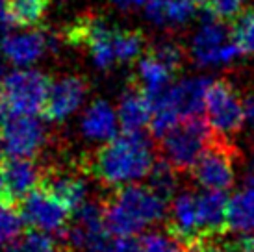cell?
Here are the masks:
<instances>
[{"instance_id":"obj_1","label":"cell","mask_w":254,"mask_h":252,"mask_svg":"<svg viewBox=\"0 0 254 252\" xmlns=\"http://www.w3.org/2000/svg\"><path fill=\"white\" fill-rule=\"evenodd\" d=\"M152 139L143 132H123L104 143L91 160V175L102 186L121 189L141 184L156 165Z\"/></svg>"},{"instance_id":"obj_2","label":"cell","mask_w":254,"mask_h":252,"mask_svg":"<svg viewBox=\"0 0 254 252\" xmlns=\"http://www.w3.org/2000/svg\"><path fill=\"white\" fill-rule=\"evenodd\" d=\"M169 202L143 184L115 189L104 204L106 228L113 238H135L165 221Z\"/></svg>"},{"instance_id":"obj_3","label":"cell","mask_w":254,"mask_h":252,"mask_svg":"<svg viewBox=\"0 0 254 252\" xmlns=\"http://www.w3.org/2000/svg\"><path fill=\"white\" fill-rule=\"evenodd\" d=\"M65 34L71 45H84L93 62L102 69L115 63L132 62L141 54L145 45L141 32L112 28L104 19L93 15L80 17L65 30Z\"/></svg>"},{"instance_id":"obj_4","label":"cell","mask_w":254,"mask_h":252,"mask_svg":"<svg viewBox=\"0 0 254 252\" xmlns=\"http://www.w3.org/2000/svg\"><path fill=\"white\" fill-rule=\"evenodd\" d=\"M213 141L215 133L208 121L188 117L162 137V156L178 173H190Z\"/></svg>"},{"instance_id":"obj_5","label":"cell","mask_w":254,"mask_h":252,"mask_svg":"<svg viewBox=\"0 0 254 252\" xmlns=\"http://www.w3.org/2000/svg\"><path fill=\"white\" fill-rule=\"evenodd\" d=\"M50 84L39 70H15L0 78V123L11 115L43 113Z\"/></svg>"},{"instance_id":"obj_6","label":"cell","mask_w":254,"mask_h":252,"mask_svg":"<svg viewBox=\"0 0 254 252\" xmlns=\"http://www.w3.org/2000/svg\"><path fill=\"white\" fill-rule=\"evenodd\" d=\"M204 113L208 125L219 139L238 133L247 121L245 102L226 80H215L210 84Z\"/></svg>"},{"instance_id":"obj_7","label":"cell","mask_w":254,"mask_h":252,"mask_svg":"<svg viewBox=\"0 0 254 252\" xmlns=\"http://www.w3.org/2000/svg\"><path fill=\"white\" fill-rule=\"evenodd\" d=\"M72 252H104L112 241L106 228L104 204L87 200L72 213L69 228L62 236Z\"/></svg>"},{"instance_id":"obj_8","label":"cell","mask_w":254,"mask_h":252,"mask_svg":"<svg viewBox=\"0 0 254 252\" xmlns=\"http://www.w3.org/2000/svg\"><path fill=\"white\" fill-rule=\"evenodd\" d=\"M19 211L26 226L49 236H64L71 224L69 219L72 217L71 211L45 186L34 189L30 195L24 196L21 200Z\"/></svg>"},{"instance_id":"obj_9","label":"cell","mask_w":254,"mask_h":252,"mask_svg":"<svg viewBox=\"0 0 254 252\" xmlns=\"http://www.w3.org/2000/svg\"><path fill=\"white\" fill-rule=\"evenodd\" d=\"M7 158H36L47 143V128L36 115H11L0 123Z\"/></svg>"},{"instance_id":"obj_10","label":"cell","mask_w":254,"mask_h":252,"mask_svg":"<svg viewBox=\"0 0 254 252\" xmlns=\"http://www.w3.org/2000/svg\"><path fill=\"white\" fill-rule=\"evenodd\" d=\"M191 173L195 182L204 191H221V193L230 191L236 184L232 150L223 145L219 137H215L212 147L202 154Z\"/></svg>"},{"instance_id":"obj_11","label":"cell","mask_w":254,"mask_h":252,"mask_svg":"<svg viewBox=\"0 0 254 252\" xmlns=\"http://www.w3.org/2000/svg\"><path fill=\"white\" fill-rule=\"evenodd\" d=\"M193 54L202 65H217L240 56V50L230 37V28L217 19H212L198 30L193 43Z\"/></svg>"},{"instance_id":"obj_12","label":"cell","mask_w":254,"mask_h":252,"mask_svg":"<svg viewBox=\"0 0 254 252\" xmlns=\"http://www.w3.org/2000/svg\"><path fill=\"white\" fill-rule=\"evenodd\" d=\"M169 232L184 245H195L202 241L200 213H198V193L180 191L169 204Z\"/></svg>"},{"instance_id":"obj_13","label":"cell","mask_w":254,"mask_h":252,"mask_svg":"<svg viewBox=\"0 0 254 252\" xmlns=\"http://www.w3.org/2000/svg\"><path fill=\"white\" fill-rule=\"evenodd\" d=\"M87 84L82 76H64L52 82L43 115L49 121H65L82 106Z\"/></svg>"},{"instance_id":"obj_14","label":"cell","mask_w":254,"mask_h":252,"mask_svg":"<svg viewBox=\"0 0 254 252\" xmlns=\"http://www.w3.org/2000/svg\"><path fill=\"white\" fill-rule=\"evenodd\" d=\"M4 175H6L7 193L9 200H22L30 195L34 189L41 188L43 169L34 158H9L4 163Z\"/></svg>"},{"instance_id":"obj_15","label":"cell","mask_w":254,"mask_h":252,"mask_svg":"<svg viewBox=\"0 0 254 252\" xmlns=\"http://www.w3.org/2000/svg\"><path fill=\"white\" fill-rule=\"evenodd\" d=\"M117 117L123 132H143L152 121V100L135 84L121 97Z\"/></svg>"},{"instance_id":"obj_16","label":"cell","mask_w":254,"mask_h":252,"mask_svg":"<svg viewBox=\"0 0 254 252\" xmlns=\"http://www.w3.org/2000/svg\"><path fill=\"white\" fill-rule=\"evenodd\" d=\"M82 133L93 143H108L119 135V117L117 112L106 100H97L85 110L82 117Z\"/></svg>"},{"instance_id":"obj_17","label":"cell","mask_w":254,"mask_h":252,"mask_svg":"<svg viewBox=\"0 0 254 252\" xmlns=\"http://www.w3.org/2000/svg\"><path fill=\"white\" fill-rule=\"evenodd\" d=\"M2 47V54L15 65H30L37 62L50 47V37L45 32L34 30L28 34L7 35Z\"/></svg>"},{"instance_id":"obj_18","label":"cell","mask_w":254,"mask_h":252,"mask_svg":"<svg viewBox=\"0 0 254 252\" xmlns=\"http://www.w3.org/2000/svg\"><path fill=\"white\" fill-rule=\"evenodd\" d=\"M45 188L64 204L67 210L74 211L89 200V184L84 176L74 173H56L45 180Z\"/></svg>"},{"instance_id":"obj_19","label":"cell","mask_w":254,"mask_h":252,"mask_svg":"<svg viewBox=\"0 0 254 252\" xmlns=\"http://www.w3.org/2000/svg\"><path fill=\"white\" fill-rule=\"evenodd\" d=\"M226 230L253 236L254 234V186L238 189L232 196H228L226 208Z\"/></svg>"},{"instance_id":"obj_20","label":"cell","mask_w":254,"mask_h":252,"mask_svg":"<svg viewBox=\"0 0 254 252\" xmlns=\"http://www.w3.org/2000/svg\"><path fill=\"white\" fill-rule=\"evenodd\" d=\"M226 208L228 196L221 191H200L198 193V213L202 238L217 236L226 230Z\"/></svg>"},{"instance_id":"obj_21","label":"cell","mask_w":254,"mask_h":252,"mask_svg":"<svg viewBox=\"0 0 254 252\" xmlns=\"http://www.w3.org/2000/svg\"><path fill=\"white\" fill-rule=\"evenodd\" d=\"M173 70L167 69L160 60H156L152 54L145 52V58L139 63V82L137 85L141 87L145 95L150 100L160 97L163 91H167L171 87V78H173Z\"/></svg>"},{"instance_id":"obj_22","label":"cell","mask_w":254,"mask_h":252,"mask_svg":"<svg viewBox=\"0 0 254 252\" xmlns=\"http://www.w3.org/2000/svg\"><path fill=\"white\" fill-rule=\"evenodd\" d=\"M52 0H4L6 15L11 26L36 28L43 22Z\"/></svg>"},{"instance_id":"obj_23","label":"cell","mask_w":254,"mask_h":252,"mask_svg":"<svg viewBox=\"0 0 254 252\" xmlns=\"http://www.w3.org/2000/svg\"><path fill=\"white\" fill-rule=\"evenodd\" d=\"M195 0H148L147 15L158 24H180L190 19L195 11Z\"/></svg>"},{"instance_id":"obj_24","label":"cell","mask_w":254,"mask_h":252,"mask_svg":"<svg viewBox=\"0 0 254 252\" xmlns=\"http://www.w3.org/2000/svg\"><path fill=\"white\" fill-rule=\"evenodd\" d=\"M148 188L154 191L156 195H160L162 198H165L167 202L173 200L175 193H178V186H180V180H178V171L171 163L163 160L156 161L152 173L148 175Z\"/></svg>"},{"instance_id":"obj_25","label":"cell","mask_w":254,"mask_h":252,"mask_svg":"<svg viewBox=\"0 0 254 252\" xmlns=\"http://www.w3.org/2000/svg\"><path fill=\"white\" fill-rule=\"evenodd\" d=\"M230 37L240 54H254V9H241L230 21Z\"/></svg>"},{"instance_id":"obj_26","label":"cell","mask_w":254,"mask_h":252,"mask_svg":"<svg viewBox=\"0 0 254 252\" xmlns=\"http://www.w3.org/2000/svg\"><path fill=\"white\" fill-rule=\"evenodd\" d=\"M24 228L21 211L15 210L11 202H0V247H9L19 241Z\"/></svg>"},{"instance_id":"obj_27","label":"cell","mask_w":254,"mask_h":252,"mask_svg":"<svg viewBox=\"0 0 254 252\" xmlns=\"http://www.w3.org/2000/svg\"><path fill=\"white\" fill-rule=\"evenodd\" d=\"M6 252H60V247H58L54 236L30 230L28 234L21 236L19 241L7 247Z\"/></svg>"},{"instance_id":"obj_28","label":"cell","mask_w":254,"mask_h":252,"mask_svg":"<svg viewBox=\"0 0 254 252\" xmlns=\"http://www.w3.org/2000/svg\"><path fill=\"white\" fill-rule=\"evenodd\" d=\"M141 252H180L182 243L178 241L171 232L162 230H147L137 239Z\"/></svg>"},{"instance_id":"obj_29","label":"cell","mask_w":254,"mask_h":252,"mask_svg":"<svg viewBox=\"0 0 254 252\" xmlns=\"http://www.w3.org/2000/svg\"><path fill=\"white\" fill-rule=\"evenodd\" d=\"M198 7L206 9L212 19L217 21H232L243 9L245 0H195Z\"/></svg>"},{"instance_id":"obj_30","label":"cell","mask_w":254,"mask_h":252,"mask_svg":"<svg viewBox=\"0 0 254 252\" xmlns=\"http://www.w3.org/2000/svg\"><path fill=\"white\" fill-rule=\"evenodd\" d=\"M148 54H152L156 60H160V62L171 69L173 72H177L178 67H180V63H182V50L178 45L175 43H162V45H154V47H150L147 50Z\"/></svg>"},{"instance_id":"obj_31","label":"cell","mask_w":254,"mask_h":252,"mask_svg":"<svg viewBox=\"0 0 254 252\" xmlns=\"http://www.w3.org/2000/svg\"><path fill=\"white\" fill-rule=\"evenodd\" d=\"M104 252H141V247L134 238H112Z\"/></svg>"},{"instance_id":"obj_32","label":"cell","mask_w":254,"mask_h":252,"mask_svg":"<svg viewBox=\"0 0 254 252\" xmlns=\"http://www.w3.org/2000/svg\"><path fill=\"white\" fill-rule=\"evenodd\" d=\"M11 26V22L6 15V7H4V0H0V45L4 43L7 37V28Z\"/></svg>"},{"instance_id":"obj_33","label":"cell","mask_w":254,"mask_h":252,"mask_svg":"<svg viewBox=\"0 0 254 252\" xmlns=\"http://www.w3.org/2000/svg\"><path fill=\"white\" fill-rule=\"evenodd\" d=\"M195 247H197V252H228L221 245H215V243H206V241H198V243H195Z\"/></svg>"},{"instance_id":"obj_34","label":"cell","mask_w":254,"mask_h":252,"mask_svg":"<svg viewBox=\"0 0 254 252\" xmlns=\"http://www.w3.org/2000/svg\"><path fill=\"white\" fill-rule=\"evenodd\" d=\"M0 202H11L9 200V193H7V184L4 169H0Z\"/></svg>"},{"instance_id":"obj_35","label":"cell","mask_w":254,"mask_h":252,"mask_svg":"<svg viewBox=\"0 0 254 252\" xmlns=\"http://www.w3.org/2000/svg\"><path fill=\"white\" fill-rule=\"evenodd\" d=\"M240 252H254V234L243 236V239L240 241Z\"/></svg>"},{"instance_id":"obj_36","label":"cell","mask_w":254,"mask_h":252,"mask_svg":"<svg viewBox=\"0 0 254 252\" xmlns=\"http://www.w3.org/2000/svg\"><path fill=\"white\" fill-rule=\"evenodd\" d=\"M245 112H247V123L254 128V98H249L245 102Z\"/></svg>"},{"instance_id":"obj_37","label":"cell","mask_w":254,"mask_h":252,"mask_svg":"<svg viewBox=\"0 0 254 252\" xmlns=\"http://www.w3.org/2000/svg\"><path fill=\"white\" fill-rule=\"evenodd\" d=\"M115 2L123 7H132V6H141V4H147L148 0H115Z\"/></svg>"},{"instance_id":"obj_38","label":"cell","mask_w":254,"mask_h":252,"mask_svg":"<svg viewBox=\"0 0 254 252\" xmlns=\"http://www.w3.org/2000/svg\"><path fill=\"white\" fill-rule=\"evenodd\" d=\"M247 186H254V160L251 163V171H249L247 175Z\"/></svg>"},{"instance_id":"obj_39","label":"cell","mask_w":254,"mask_h":252,"mask_svg":"<svg viewBox=\"0 0 254 252\" xmlns=\"http://www.w3.org/2000/svg\"><path fill=\"white\" fill-rule=\"evenodd\" d=\"M6 154V152H4V145H2V135H0V160H2V156Z\"/></svg>"},{"instance_id":"obj_40","label":"cell","mask_w":254,"mask_h":252,"mask_svg":"<svg viewBox=\"0 0 254 252\" xmlns=\"http://www.w3.org/2000/svg\"><path fill=\"white\" fill-rule=\"evenodd\" d=\"M0 70H2V60H0Z\"/></svg>"}]
</instances>
